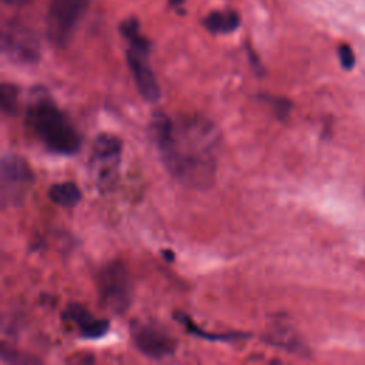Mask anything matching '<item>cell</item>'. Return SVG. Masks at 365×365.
I'll use <instances>...</instances> for the list:
<instances>
[{
	"label": "cell",
	"instance_id": "obj_7",
	"mask_svg": "<svg viewBox=\"0 0 365 365\" xmlns=\"http://www.w3.org/2000/svg\"><path fill=\"white\" fill-rule=\"evenodd\" d=\"M91 0H50L46 16L47 37L56 47H64Z\"/></svg>",
	"mask_w": 365,
	"mask_h": 365
},
{
	"label": "cell",
	"instance_id": "obj_12",
	"mask_svg": "<svg viewBox=\"0 0 365 365\" xmlns=\"http://www.w3.org/2000/svg\"><path fill=\"white\" fill-rule=\"evenodd\" d=\"M174 319L182 325L185 328V332L192 335V336H197V338H201V339H207V341H224V342H235V341H240V339H245L250 336V334L247 332H241V331H231V332H210L207 329H202L200 328L194 319L187 315L185 312H181V311H177L174 312Z\"/></svg>",
	"mask_w": 365,
	"mask_h": 365
},
{
	"label": "cell",
	"instance_id": "obj_21",
	"mask_svg": "<svg viewBox=\"0 0 365 365\" xmlns=\"http://www.w3.org/2000/svg\"><path fill=\"white\" fill-rule=\"evenodd\" d=\"M163 255L165 257V259L168 261V262H171L173 261V258H174V255H173V252L171 251H168V250H165V251H163Z\"/></svg>",
	"mask_w": 365,
	"mask_h": 365
},
{
	"label": "cell",
	"instance_id": "obj_11",
	"mask_svg": "<svg viewBox=\"0 0 365 365\" xmlns=\"http://www.w3.org/2000/svg\"><path fill=\"white\" fill-rule=\"evenodd\" d=\"M264 339L267 341V344H271L297 355H307L308 352V348L305 346L297 331L285 321L274 322Z\"/></svg>",
	"mask_w": 365,
	"mask_h": 365
},
{
	"label": "cell",
	"instance_id": "obj_20",
	"mask_svg": "<svg viewBox=\"0 0 365 365\" xmlns=\"http://www.w3.org/2000/svg\"><path fill=\"white\" fill-rule=\"evenodd\" d=\"M168 3L171 7H181V6H184L185 0H168Z\"/></svg>",
	"mask_w": 365,
	"mask_h": 365
},
{
	"label": "cell",
	"instance_id": "obj_10",
	"mask_svg": "<svg viewBox=\"0 0 365 365\" xmlns=\"http://www.w3.org/2000/svg\"><path fill=\"white\" fill-rule=\"evenodd\" d=\"M63 318L76 327L80 336L86 339H97L108 332L110 322L103 318H96L86 307L78 302H71L66 307Z\"/></svg>",
	"mask_w": 365,
	"mask_h": 365
},
{
	"label": "cell",
	"instance_id": "obj_1",
	"mask_svg": "<svg viewBox=\"0 0 365 365\" xmlns=\"http://www.w3.org/2000/svg\"><path fill=\"white\" fill-rule=\"evenodd\" d=\"M151 138L165 170L181 185L205 190L215 181L221 137L217 125L200 114L170 117L157 113Z\"/></svg>",
	"mask_w": 365,
	"mask_h": 365
},
{
	"label": "cell",
	"instance_id": "obj_15",
	"mask_svg": "<svg viewBox=\"0 0 365 365\" xmlns=\"http://www.w3.org/2000/svg\"><path fill=\"white\" fill-rule=\"evenodd\" d=\"M0 107L6 115H14L19 110V88L11 83H3L0 87Z\"/></svg>",
	"mask_w": 365,
	"mask_h": 365
},
{
	"label": "cell",
	"instance_id": "obj_5",
	"mask_svg": "<svg viewBox=\"0 0 365 365\" xmlns=\"http://www.w3.org/2000/svg\"><path fill=\"white\" fill-rule=\"evenodd\" d=\"M123 141L113 134H100L93 141L88 170L96 187L101 192L111 191L118 180Z\"/></svg>",
	"mask_w": 365,
	"mask_h": 365
},
{
	"label": "cell",
	"instance_id": "obj_13",
	"mask_svg": "<svg viewBox=\"0 0 365 365\" xmlns=\"http://www.w3.org/2000/svg\"><path fill=\"white\" fill-rule=\"evenodd\" d=\"M240 23V16L232 9L214 10L202 19L204 29L212 34H230L238 29Z\"/></svg>",
	"mask_w": 365,
	"mask_h": 365
},
{
	"label": "cell",
	"instance_id": "obj_4",
	"mask_svg": "<svg viewBox=\"0 0 365 365\" xmlns=\"http://www.w3.org/2000/svg\"><path fill=\"white\" fill-rule=\"evenodd\" d=\"M98 299L113 314H124L134 297V284L127 265L118 259L110 261L100 268L96 277Z\"/></svg>",
	"mask_w": 365,
	"mask_h": 365
},
{
	"label": "cell",
	"instance_id": "obj_9",
	"mask_svg": "<svg viewBox=\"0 0 365 365\" xmlns=\"http://www.w3.org/2000/svg\"><path fill=\"white\" fill-rule=\"evenodd\" d=\"M131 338L135 348L151 359L171 356L177 349L175 338L161 325L154 322H133Z\"/></svg>",
	"mask_w": 365,
	"mask_h": 365
},
{
	"label": "cell",
	"instance_id": "obj_17",
	"mask_svg": "<svg viewBox=\"0 0 365 365\" xmlns=\"http://www.w3.org/2000/svg\"><path fill=\"white\" fill-rule=\"evenodd\" d=\"M339 57H341V63L345 68H351L354 66V54L349 47H341Z\"/></svg>",
	"mask_w": 365,
	"mask_h": 365
},
{
	"label": "cell",
	"instance_id": "obj_3",
	"mask_svg": "<svg viewBox=\"0 0 365 365\" xmlns=\"http://www.w3.org/2000/svg\"><path fill=\"white\" fill-rule=\"evenodd\" d=\"M121 36L127 41L125 60L140 96L154 103L160 98V86L150 64V41L141 33L135 19L124 20L120 26Z\"/></svg>",
	"mask_w": 365,
	"mask_h": 365
},
{
	"label": "cell",
	"instance_id": "obj_6",
	"mask_svg": "<svg viewBox=\"0 0 365 365\" xmlns=\"http://www.w3.org/2000/svg\"><path fill=\"white\" fill-rule=\"evenodd\" d=\"M1 51L16 64L31 66L41 57V43L30 26L19 20H9L1 31Z\"/></svg>",
	"mask_w": 365,
	"mask_h": 365
},
{
	"label": "cell",
	"instance_id": "obj_16",
	"mask_svg": "<svg viewBox=\"0 0 365 365\" xmlns=\"http://www.w3.org/2000/svg\"><path fill=\"white\" fill-rule=\"evenodd\" d=\"M261 101L265 103L267 106H269L274 111V114L279 118V120H285L292 108V103L284 97H277V96H268V94H262Z\"/></svg>",
	"mask_w": 365,
	"mask_h": 365
},
{
	"label": "cell",
	"instance_id": "obj_19",
	"mask_svg": "<svg viewBox=\"0 0 365 365\" xmlns=\"http://www.w3.org/2000/svg\"><path fill=\"white\" fill-rule=\"evenodd\" d=\"M6 4L9 6H26L27 3H30L31 0H3Z\"/></svg>",
	"mask_w": 365,
	"mask_h": 365
},
{
	"label": "cell",
	"instance_id": "obj_2",
	"mask_svg": "<svg viewBox=\"0 0 365 365\" xmlns=\"http://www.w3.org/2000/svg\"><path fill=\"white\" fill-rule=\"evenodd\" d=\"M26 124L36 140L50 153L73 155L81 137L67 114L46 94H38L26 111Z\"/></svg>",
	"mask_w": 365,
	"mask_h": 365
},
{
	"label": "cell",
	"instance_id": "obj_18",
	"mask_svg": "<svg viewBox=\"0 0 365 365\" xmlns=\"http://www.w3.org/2000/svg\"><path fill=\"white\" fill-rule=\"evenodd\" d=\"M248 58H250V63H251V68L258 74V76H261L262 74V66H261V63H259V60H258V57L255 56V53L248 47Z\"/></svg>",
	"mask_w": 365,
	"mask_h": 365
},
{
	"label": "cell",
	"instance_id": "obj_8",
	"mask_svg": "<svg viewBox=\"0 0 365 365\" xmlns=\"http://www.w3.org/2000/svg\"><path fill=\"white\" fill-rule=\"evenodd\" d=\"M33 181V171L23 157L11 153L4 154L1 158V205H20Z\"/></svg>",
	"mask_w": 365,
	"mask_h": 365
},
{
	"label": "cell",
	"instance_id": "obj_14",
	"mask_svg": "<svg viewBox=\"0 0 365 365\" xmlns=\"http://www.w3.org/2000/svg\"><path fill=\"white\" fill-rule=\"evenodd\" d=\"M48 198L60 207H74L81 200V191L73 181H64L53 184L48 188Z\"/></svg>",
	"mask_w": 365,
	"mask_h": 365
}]
</instances>
